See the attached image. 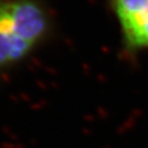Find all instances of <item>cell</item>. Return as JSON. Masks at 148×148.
Returning <instances> with one entry per match:
<instances>
[{
    "instance_id": "7a4b0ae2",
    "label": "cell",
    "mask_w": 148,
    "mask_h": 148,
    "mask_svg": "<svg viewBox=\"0 0 148 148\" xmlns=\"http://www.w3.org/2000/svg\"><path fill=\"white\" fill-rule=\"evenodd\" d=\"M112 8L127 47H148V0H112Z\"/></svg>"
},
{
    "instance_id": "3957f363",
    "label": "cell",
    "mask_w": 148,
    "mask_h": 148,
    "mask_svg": "<svg viewBox=\"0 0 148 148\" xmlns=\"http://www.w3.org/2000/svg\"></svg>"
},
{
    "instance_id": "6da1fadb",
    "label": "cell",
    "mask_w": 148,
    "mask_h": 148,
    "mask_svg": "<svg viewBox=\"0 0 148 148\" xmlns=\"http://www.w3.org/2000/svg\"><path fill=\"white\" fill-rule=\"evenodd\" d=\"M47 18L34 0L0 5V67L24 58L45 35Z\"/></svg>"
}]
</instances>
